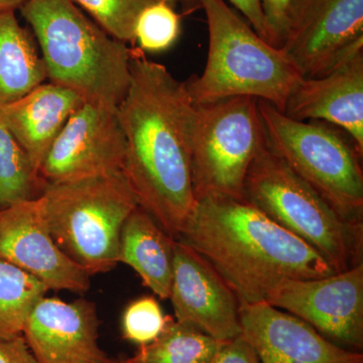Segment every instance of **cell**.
Returning a JSON list of instances; mask_svg holds the SVG:
<instances>
[{"mask_svg": "<svg viewBox=\"0 0 363 363\" xmlns=\"http://www.w3.org/2000/svg\"><path fill=\"white\" fill-rule=\"evenodd\" d=\"M117 113L125 138L123 173L140 207L178 240L196 204V107L185 82L131 49L130 84Z\"/></svg>", "mask_w": 363, "mask_h": 363, "instance_id": "6da1fadb", "label": "cell"}, {"mask_svg": "<svg viewBox=\"0 0 363 363\" xmlns=\"http://www.w3.org/2000/svg\"><path fill=\"white\" fill-rule=\"evenodd\" d=\"M177 240L209 262L241 306L267 302L286 281L335 274L314 248L250 203L230 198L196 200Z\"/></svg>", "mask_w": 363, "mask_h": 363, "instance_id": "7a4b0ae2", "label": "cell"}, {"mask_svg": "<svg viewBox=\"0 0 363 363\" xmlns=\"http://www.w3.org/2000/svg\"><path fill=\"white\" fill-rule=\"evenodd\" d=\"M48 79L85 101L118 107L130 84L131 49L91 20L72 0H26Z\"/></svg>", "mask_w": 363, "mask_h": 363, "instance_id": "3957f363", "label": "cell"}, {"mask_svg": "<svg viewBox=\"0 0 363 363\" xmlns=\"http://www.w3.org/2000/svg\"><path fill=\"white\" fill-rule=\"evenodd\" d=\"M206 16L209 49L201 75L186 81L194 105L248 96L283 112L302 77L281 49L253 30L225 0H200Z\"/></svg>", "mask_w": 363, "mask_h": 363, "instance_id": "277c9868", "label": "cell"}, {"mask_svg": "<svg viewBox=\"0 0 363 363\" xmlns=\"http://www.w3.org/2000/svg\"><path fill=\"white\" fill-rule=\"evenodd\" d=\"M40 200L55 242L89 276L119 264L124 222L140 206L123 171L45 183Z\"/></svg>", "mask_w": 363, "mask_h": 363, "instance_id": "5b68a950", "label": "cell"}, {"mask_svg": "<svg viewBox=\"0 0 363 363\" xmlns=\"http://www.w3.org/2000/svg\"><path fill=\"white\" fill-rule=\"evenodd\" d=\"M245 200L341 272L362 262L363 225L342 218L264 140L248 169Z\"/></svg>", "mask_w": 363, "mask_h": 363, "instance_id": "8992f818", "label": "cell"}, {"mask_svg": "<svg viewBox=\"0 0 363 363\" xmlns=\"http://www.w3.org/2000/svg\"><path fill=\"white\" fill-rule=\"evenodd\" d=\"M267 143L342 218L363 225L362 155L343 130L290 118L259 100Z\"/></svg>", "mask_w": 363, "mask_h": 363, "instance_id": "52a82bcc", "label": "cell"}, {"mask_svg": "<svg viewBox=\"0 0 363 363\" xmlns=\"http://www.w3.org/2000/svg\"><path fill=\"white\" fill-rule=\"evenodd\" d=\"M192 176L196 200H245L248 169L264 140L259 99L226 98L195 105Z\"/></svg>", "mask_w": 363, "mask_h": 363, "instance_id": "ba28073f", "label": "cell"}, {"mask_svg": "<svg viewBox=\"0 0 363 363\" xmlns=\"http://www.w3.org/2000/svg\"><path fill=\"white\" fill-rule=\"evenodd\" d=\"M279 49L303 79L326 75L363 50V0H294Z\"/></svg>", "mask_w": 363, "mask_h": 363, "instance_id": "9c48e42d", "label": "cell"}, {"mask_svg": "<svg viewBox=\"0 0 363 363\" xmlns=\"http://www.w3.org/2000/svg\"><path fill=\"white\" fill-rule=\"evenodd\" d=\"M267 303L303 320L347 350L363 347V262L323 278L294 279Z\"/></svg>", "mask_w": 363, "mask_h": 363, "instance_id": "30bf717a", "label": "cell"}, {"mask_svg": "<svg viewBox=\"0 0 363 363\" xmlns=\"http://www.w3.org/2000/svg\"><path fill=\"white\" fill-rule=\"evenodd\" d=\"M125 138L117 107L84 101L48 150L40 176L45 183L123 171Z\"/></svg>", "mask_w": 363, "mask_h": 363, "instance_id": "8fae6325", "label": "cell"}, {"mask_svg": "<svg viewBox=\"0 0 363 363\" xmlns=\"http://www.w3.org/2000/svg\"><path fill=\"white\" fill-rule=\"evenodd\" d=\"M0 259L28 272L49 290L88 292L90 276L55 242L40 197L0 211Z\"/></svg>", "mask_w": 363, "mask_h": 363, "instance_id": "7c38bea8", "label": "cell"}, {"mask_svg": "<svg viewBox=\"0 0 363 363\" xmlns=\"http://www.w3.org/2000/svg\"><path fill=\"white\" fill-rule=\"evenodd\" d=\"M169 300L176 320L219 341L241 335L240 301L213 267L176 240Z\"/></svg>", "mask_w": 363, "mask_h": 363, "instance_id": "4fadbf2b", "label": "cell"}, {"mask_svg": "<svg viewBox=\"0 0 363 363\" xmlns=\"http://www.w3.org/2000/svg\"><path fill=\"white\" fill-rule=\"evenodd\" d=\"M99 325L94 303L44 297L30 312L23 336L39 363H121L100 347Z\"/></svg>", "mask_w": 363, "mask_h": 363, "instance_id": "5bb4252c", "label": "cell"}, {"mask_svg": "<svg viewBox=\"0 0 363 363\" xmlns=\"http://www.w3.org/2000/svg\"><path fill=\"white\" fill-rule=\"evenodd\" d=\"M241 335L260 363H363L359 351L332 342L311 325L262 302L240 308Z\"/></svg>", "mask_w": 363, "mask_h": 363, "instance_id": "9a60e30c", "label": "cell"}, {"mask_svg": "<svg viewBox=\"0 0 363 363\" xmlns=\"http://www.w3.org/2000/svg\"><path fill=\"white\" fill-rule=\"evenodd\" d=\"M283 113L295 121L337 126L363 155V50L322 77L302 79Z\"/></svg>", "mask_w": 363, "mask_h": 363, "instance_id": "2e32d148", "label": "cell"}, {"mask_svg": "<svg viewBox=\"0 0 363 363\" xmlns=\"http://www.w3.org/2000/svg\"><path fill=\"white\" fill-rule=\"evenodd\" d=\"M84 101L69 88L43 83L16 101L0 106V121L40 174L48 150L71 114Z\"/></svg>", "mask_w": 363, "mask_h": 363, "instance_id": "e0dca14e", "label": "cell"}, {"mask_svg": "<svg viewBox=\"0 0 363 363\" xmlns=\"http://www.w3.org/2000/svg\"><path fill=\"white\" fill-rule=\"evenodd\" d=\"M176 240L138 206L124 222L119 240L118 262L135 269L143 285L157 297L168 300Z\"/></svg>", "mask_w": 363, "mask_h": 363, "instance_id": "ac0fdd59", "label": "cell"}, {"mask_svg": "<svg viewBox=\"0 0 363 363\" xmlns=\"http://www.w3.org/2000/svg\"><path fill=\"white\" fill-rule=\"evenodd\" d=\"M47 79L33 35L20 25L16 11L0 9V106L16 101Z\"/></svg>", "mask_w": 363, "mask_h": 363, "instance_id": "d6986e66", "label": "cell"}, {"mask_svg": "<svg viewBox=\"0 0 363 363\" xmlns=\"http://www.w3.org/2000/svg\"><path fill=\"white\" fill-rule=\"evenodd\" d=\"M225 342L167 316L160 335L123 363H208Z\"/></svg>", "mask_w": 363, "mask_h": 363, "instance_id": "ffe728a7", "label": "cell"}, {"mask_svg": "<svg viewBox=\"0 0 363 363\" xmlns=\"http://www.w3.org/2000/svg\"><path fill=\"white\" fill-rule=\"evenodd\" d=\"M48 291L39 279L0 259V339L23 335L30 312Z\"/></svg>", "mask_w": 363, "mask_h": 363, "instance_id": "44dd1931", "label": "cell"}, {"mask_svg": "<svg viewBox=\"0 0 363 363\" xmlns=\"http://www.w3.org/2000/svg\"><path fill=\"white\" fill-rule=\"evenodd\" d=\"M45 182L0 121V211L37 199Z\"/></svg>", "mask_w": 363, "mask_h": 363, "instance_id": "7402d4cb", "label": "cell"}, {"mask_svg": "<svg viewBox=\"0 0 363 363\" xmlns=\"http://www.w3.org/2000/svg\"><path fill=\"white\" fill-rule=\"evenodd\" d=\"M72 1L80 9H84L92 20L104 28L112 37L125 44L128 43L133 44L135 42V28L138 16L145 7L161 0H72Z\"/></svg>", "mask_w": 363, "mask_h": 363, "instance_id": "603a6c76", "label": "cell"}, {"mask_svg": "<svg viewBox=\"0 0 363 363\" xmlns=\"http://www.w3.org/2000/svg\"><path fill=\"white\" fill-rule=\"evenodd\" d=\"M180 33L181 16L167 0L145 7L136 20L135 39L142 51H166Z\"/></svg>", "mask_w": 363, "mask_h": 363, "instance_id": "cb8c5ba5", "label": "cell"}, {"mask_svg": "<svg viewBox=\"0 0 363 363\" xmlns=\"http://www.w3.org/2000/svg\"><path fill=\"white\" fill-rule=\"evenodd\" d=\"M166 320L156 298H138L123 313V338L140 346L152 342L161 333Z\"/></svg>", "mask_w": 363, "mask_h": 363, "instance_id": "d4e9b609", "label": "cell"}, {"mask_svg": "<svg viewBox=\"0 0 363 363\" xmlns=\"http://www.w3.org/2000/svg\"><path fill=\"white\" fill-rule=\"evenodd\" d=\"M293 2L294 0H260L269 33V42L279 49L285 38Z\"/></svg>", "mask_w": 363, "mask_h": 363, "instance_id": "484cf974", "label": "cell"}, {"mask_svg": "<svg viewBox=\"0 0 363 363\" xmlns=\"http://www.w3.org/2000/svg\"><path fill=\"white\" fill-rule=\"evenodd\" d=\"M208 363H260L257 352L242 335L226 341Z\"/></svg>", "mask_w": 363, "mask_h": 363, "instance_id": "4316f807", "label": "cell"}, {"mask_svg": "<svg viewBox=\"0 0 363 363\" xmlns=\"http://www.w3.org/2000/svg\"><path fill=\"white\" fill-rule=\"evenodd\" d=\"M192 1L195 6H200V0H192ZM228 1L231 2V4L247 18V23L252 26L253 30L271 44L260 0H228Z\"/></svg>", "mask_w": 363, "mask_h": 363, "instance_id": "83f0119b", "label": "cell"}, {"mask_svg": "<svg viewBox=\"0 0 363 363\" xmlns=\"http://www.w3.org/2000/svg\"><path fill=\"white\" fill-rule=\"evenodd\" d=\"M0 363H39L23 335L0 339Z\"/></svg>", "mask_w": 363, "mask_h": 363, "instance_id": "f1b7e54d", "label": "cell"}, {"mask_svg": "<svg viewBox=\"0 0 363 363\" xmlns=\"http://www.w3.org/2000/svg\"><path fill=\"white\" fill-rule=\"evenodd\" d=\"M26 0H0V9H7V11H14L20 9Z\"/></svg>", "mask_w": 363, "mask_h": 363, "instance_id": "f546056e", "label": "cell"}, {"mask_svg": "<svg viewBox=\"0 0 363 363\" xmlns=\"http://www.w3.org/2000/svg\"><path fill=\"white\" fill-rule=\"evenodd\" d=\"M169 2H171L172 6H173L175 2L179 1L182 2V4H185V6H187L189 9H191V7L195 6L194 4H193L192 0H169Z\"/></svg>", "mask_w": 363, "mask_h": 363, "instance_id": "4dcf8cb0", "label": "cell"}, {"mask_svg": "<svg viewBox=\"0 0 363 363\" xmlns=\"http://www.w3.org/2000/svg\"><path fill=\"white\" fill-rule=\"evenodd\" d=\"M121 363H123V362H121Z\"/></svg>", "mask_w": 363, "mask_h": 363, "instance_id": "1f68e13d", "label": "cell"}]
</instances>
